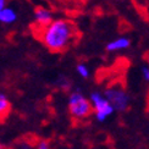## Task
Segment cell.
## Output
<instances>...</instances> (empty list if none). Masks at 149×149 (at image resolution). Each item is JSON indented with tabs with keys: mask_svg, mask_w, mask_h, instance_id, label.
I'll return each mask as SVG.
<instances>
[{
	"mask_svg": "<svg viewBox=\"0 0 149 149\" xmlns=\"http://www.w3.org/2000/svg\"><path fill=\"white\" fill-rule=\"evenodd\" d=\"M38 37L47 49L53 53H61L74 42L77 28L70 20L53 18L47 26L39 28Z\"/></svg>",
	"mask_w": 149,
	"mask_h": 149,
	"instance_id": "cell-1",
	"label": "cell"
},
{
	"mask_svg": "<svg viewBox=\"0 0 149 149\" xmlns=\"http://www.w3.org/2000/svg\"><path fill=\"white\" fill-rule=\"evenodd\" d=\"M67 108L72 119L77 121H82L87 119L93 113L92 104L89 99H87L81 92H72L69 100H67Z\"/></svg>",
	"mask_w": 149,
	"mask_h": 149,
	"instance_id": "cell-2",
	"label": "cell"
},
{
	"mask_svg": "<svg viewBox=\"0 0 149 149\" xmlns=\"http://www.w3.org/2000/svg\"><path fill=\"white\" fill-rule=\"evenodd\" d=\"M89 102L92 104L93 114L98 122H105L115 111L107 97L100 92H93L89 97Z\"/></svg>",
	"mask_w": 149,
	"mask_h": 149,
	"instance_id": "cell-3",
	"label": "cell"
},
{
	"mask_svg": "<svg viewBox=\"0 0 149 149\" xmlns=\"http://www.w3.org/2000/svg\"><path fill=\"white\" fill-rule=\"evenodd\" d=\"M104 95L113 105L115 111H126L130 107V95L121 86L110 87L104 92Z\"/></svg>",
	"mask_w": 149,
	"mask_h": 149,
	"instance_id": "cell-4",
	"label": "cell"
},
{
	"mask_svg": "<svg viewBox=\"0 0 149 149\" xmlns=\"http://www.w3.org/2000/svg\"><path fill=\"white\" fill-rule=\"evenodd\" d=\"M34 23L38 26L39 28L40 27H44L47 24L53 20V12L47 9V8H43V6H39V8H37L34 10Z\"/></svg>",
	"mask_w": 149,
	"mask_h": 149,
	"instance_id": "cell-5",
	"label": "cell"
},
{
	"mask_svg": "<svg viewBox=\"0 0 149 149\" xmlns=\"http://www.w3.org/2000/svg\"><path fill=\"white\" fill-rule=\"evenodd\" d=\"M131 47V40L127 37H117V38L110 40L107 44V50L109 53H116V52H122L127 50Z\"/></svg>",
	"mask_w": 149,
	"mask_h": 149,
	"instance_id": "cell-6",
	"label": "cell"
},
{
	"mask_svg": "<svg viewBox=\"0 0 149 149\" xmlns=\"http://www.w3.org/2000/svg\"><path fill=\"white\" fill-rule=\"evenodd\" d=\"M18 15L14 8L6 5L3 10H0V23L3 24H12L17 21Z\"/></svg>",
	"mask_w": 149,
	"mask_h": 149,
	"instance_id": "cell-7",
	"label": "cell"
},
{
	"mask_svg": "<svg viewBox=\"0 0 149 149\" xmlns=\"http://www.w3.org/2000/svg\"><path fill=\"white\" fill-rule=\"evenodd\" d=\"M11 109V103L10 99L8 98V95L0 91V120L5 119L6 116L9 115Z\"/></svg>",
	"mask_w": 149,
	"mask_h": 149,
	"instance_id": "cell-8",
	"label": "cell"
},
{
	"mask_svg": "<svg viewBox=\"0 0 149 149\" xmlns=\"http://www.w3.org/2000/svg\"><path fill=\"white\" fill-rule=\"evenodd\" d=\"M76 71H77V73L79 74L82 78H88L89 77V74H91V71H89V69H88V66H87L86 64H83V63H79L77 66H76Z\"/></svg>",
	"mask_w": 149,
	"mask_h": 149,
	"instance_id": "cell-9",
	"label": "cell"
},
{
	"mask_svg": "<svg viewBox=\"0 0 149 149\" xmlns=\"http://www.w3.org/2000/svg\"><path fill=\"white\" fill-rule=\"evenodd\" d=\"M36 149H50V143H49L48 141H45V139H42V141H39L38 143H37Z\"/></svg>",
	"mask_w": 149,
	"mask_h": 149,
	"instance_id": "cell-10",
	"label": "cell"
},
{
	"mask_svg": "<svg viewBox=\"0 0 149 149\" xmlns=\"http://www.w3.org/2000/svg\"><path fill=\"white\" fill-rule=\"evenodd\" d=\"M141 71H142V77H143V79L149 83V67H148V65L142 66Z\"/></svg>",
	"mask_w": 149,
	"mask_h": 149,
	"instance_id": "cell-11",
	"label": "cell"
},
{
	"mask_svg": "<svg viewBox=\"0 0 149 149\" xmlns=\"http://www.w3.org/2000/svg\"><path fill=\"white\" fill-rule=\"evenodd\" d=\"M8 5V0H0V10H3Z\"/></svg>",
	"mask_w": 149,
	"mask_h": 149,
	"instance_id": "cell-12",
	"label": "cell"
},
{
	"mask_svg": "<svg viewBox=\"0 0 149 149\" xmlns=\"http://www.w3.org/2000/svg\"><path fill=\"white\" fill-rule=\"evenodd\" d=\"M147 65H148V67H149V54L147 55Z\"/></svg>",
	"mask_w": 149,
	"mask_h": 149,
	"instance_id": "cell-13",
	"label": "cell"
}]
</instances>
